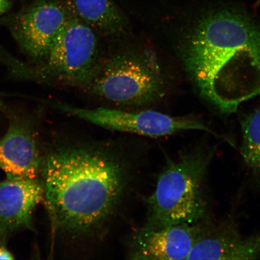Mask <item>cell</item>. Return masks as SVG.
Here are the masks:
<instances>
[{"instance_id": "obj_6", "label": "cell", "mask_w": 260, "mask_h": 260, "mask_svg": "<svg viewBox=\"0 0 260 260\" xmlns=\"http://www.w3.org/2000/svg\"><path fill=\"white\" fill-rule=\"evenodd\" d=\"M52 106L68 115L103 128L149 137H164L189 130H200L216 135L193 117L172 116L154 110L130 112L105 107L84 109L60 102L53 103Z\"/></svg>"}, {"instance_id": "obj_2", "label": "cell", "mask_w": 260, "mask_h": 260, "mask_svg": "<svg viewBox=\"0 0 260 260\" xmlns=\"http://www.w3.org/2000/svg\"><path fill=\"white\" fill-rule=\"evenodd\" d=\"M44 200L60 232H92L111 215L125 186L121 162L102 149L71 146L42 162Z\"/></svg>"}, {"instance_id": "obj_4", "label": "cell", "mask_w": 260, "mask_h": 260, "mask_svg": "<svg viewBox=\"0 0 260 260\" xmlns=\"http://www.w3.org/2000/svg\"><path fill=\"white\" fill-rule=\"evenodd\" d=\"M164 78L157 57L145 48H130L102 61L87 87L93 95L114 105L146 106L160 99Z\"/></svg>"}, {"instance_id": "obj_5", "label": "cell", "mask_w": 260, "mask_h": 260, "mask_svg": "<svg viewBox=\"0 0 260 260\" xmlns=\"http://www.w3.org/2000/svg\"><path fill=\"white\" fill-rule=\"evenodd\" d=\"M97 32L73 14L57 36L38 74L43 79L63 86L87 88L99 69V43Z\"/></svg>"}, {"instance_id": "obj_9", "label": "cell", "mask_w": 260, "mask_h": 260, "mask_svg": "<svg viewBox=\"0 0 260 260\" xmlns=\"http://www.w3.org/2000/svg\"><path fill=\"white\" fill-rule=\"evenodd\" d=\"M44 194L43 183L38 178H7L0 181V235L30 229L32 213Z\"/></svg>"}, {"instance_id": "obj_8", "label": "cell", "mask_w": 260, "mask_h": 260, "mask_svg": "<svg viewBox=\"0 0 260 260\" xmlns=\"http://www.w3.org/2000/svg\"><path fill=\"white\" fill-rule=\"evenodd\" d=\"M204 222L141 230L133 240L130 258L187 259L195 243L207 226Z\"/></svg>"}, {"instance_id": "obj_7", "label": "cell", "mask_w": 260, "mask_h": 260, "mask_svg": "<svg viewBox=\"0 0 260 260\" xmlns=\"http://www.w3.org/2000/svg\"><path fill=\"white\" fill-rule=\"evenodd\" d=\"M73 14L62 0H35L9 22V30L29 57L42 60Z\"/></svg>"}, {"instance_id": "obj_3", "label": "cell", "mask_w": 260, "mask_h": 260, "mask_svg": "<svg viewBox=\"0 0 260 260\" xmlns=\"http://www.w3.org/2000/svg\"><path fill=\"white\" fill-rule=\"evenodd\" d=\"M215 151L197 146L168 160L148 199L147 220L142 230L204 222L207 206L204 183Z\"/></svg>"}, {"instance_id": "obj_15", "label": "cell", "mask_w": 260, "mask_h": 260, "mask_svg": "<svg viewBox=\"0 0 260 260\" xmlns=\"http://www.w3.org/2000/svg\"><path fill=\"white\" fill-rule=\"evenodd\" d=\"M14 256L7 249L0 248V259H13Z\"/></svg>"}, {"instance_id": "obj_1", "label": "cell", "mask_w": 260, "mask_h": 260, "mask_svg": "<svg viewBox=\"0 0 260 260\" xmlns=\"http://www.w3.org/2000/svg\"><path fill=\"white\" fill-rule=\"evenodd\" d=\"M182 48L188 76L225 114L260 95V23L231 0H197Z\"/></svg>"}, {"instance_id": "obj_13", "label": "cell", "mask_w": 260, "mask_h": 260, "mask_svg": "<svg viewBox=\"0 0 260 260\" xmlns=\"http://www.w3.org/2000/svg\"><path fill=\"white\" fill-rule=\"evenodd\" d=\"M241 127L240 153L247 167L260 180V108L243 117Z\"/></svg>"}, {"instance_id": "obj_14", "label": "cell", "mask_w": 260, "mask_h": 260, "mask_svg": "<svg viewBox=\"0 0 260 260\" xmlns=\"http://www.w3.org/2000/svg\"><path fill=\"white\" fill-rule=\"evenodd\" d=\"M11 4L9 0H0V16L8 12Z\"/></svg>"}, {"instance_id": "obj_11", "label": "cell", "mask_w": 260, "mask_h": 260, "mask_svg": "<svg viewBox=\"0 0 260 260\" xmlns=\"http://www.w3.org/2000/svg\"><path fill=\"white\" fill-rule=\"evenodd\" d=\"M260 258V232L242 236L236 227L207 226L187 259H255Z\"/></svg>"}, {"instance_id": "obj_10", "label": "cell", "mask_w": 260, "mask_h": 260, "mask_svg": "<svg viewBox=\"0 0 260 260\" xmlns=\"http://www.w3.org/2000/svg\"><path fill=\"white\" fill-rule=\"evenodd\" d=\"M40 149L30 126L13 121L0 139V169L6 177L38 178L42 167Z\"/></svg>"}, {"instance_id": "obj_12", "label": "cell", "mask_w": 260, "mask_h": 260, "mask_svg": "<svg viewBox=\"0 0 260 260\" xmlns=\"http://www.w3.org/2000/svg\"><path fill=\"white\" fill-rule=\"evenodd\" d=\"M81 20L106 37H119L129 27L127 18L113 0H68Z\"/></svg>"}]
</instances>
